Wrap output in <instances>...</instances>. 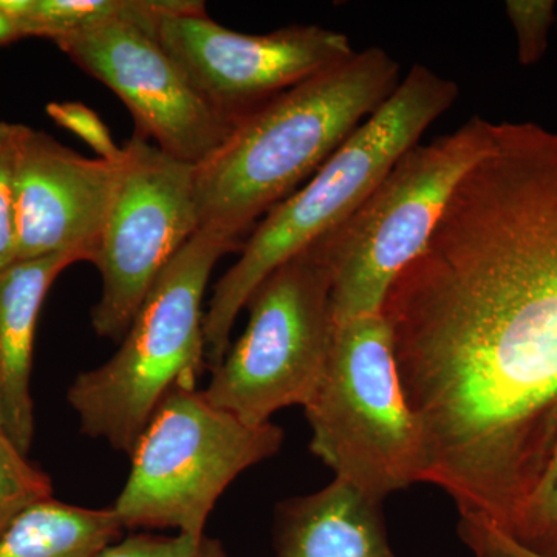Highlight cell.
Returning a JSON list of instances; mask_svg holds the SVG:
<instances>
[{
  "label": "cell",
  "mask_w": 557,
  "mask_h": 557,
  "mask_svg": "<svg viewBox=\"0 0 557 557\" xmlns=\"http://www.w3.org/2000/svg\"><path fill=\"white\" fill-rule=\"evenodd\" d=\"M381 314L426 483L511 534L557 435V131L494 123Z\"/></svg>",
  "instance_id": "6da1fadb"
},
{
  "label": "cell",
  "mask_w": 557,
  "mask_h": 557,
  "mask_svg": "<svg viewBox=\"0 0 557 557\" xmlns=\"http://www.w3.org/2000/svg\"><path fill=\"white\" fill-rule=\"evenodd\" d=\"M398 84V62L369 47L249 113L196 166L200 228L242 242L260 215L321 170Z\"/></svg>",
  "instance_id": "7a4b0ae2"
},
{
  "label": "cell",
  "mask_w": 557,
  "mask_h": 557,
  "mask_svg": "<svg viewBox=\"0 0 557 557\" xmlns=\"http://www.w3.org/2000/svg\"><path fill=\"white\" fill-rule=\"evenodd\" d=\"M458 98V86L413 65L388 100L295 194L271 209L244 242L239 259L215 284L205 313L208 369L226 357L231 332L263 278L357 211L399 157Z\"/></svg>",
  "instance_id": "3957f363"
},
{
  "label": "cell",
  "mask_w": 557,
  "mask_h": 557,
  "mask_svg": "<svg viewBox=\"0 0 557 557\" xmlns=\"http://www.w3.org/2000/svg\"><path fill=\"white\" fill-rule=\"evenodd\" d=\"M242 248V242L200 228L180 249L153 282L115 355L70 384L69 405L83 434L131 457L164 398L177 387H197L208 368L209 277L223 256Z\"/></svg>",
  "instance_id": "277c9868"
},
{
  "label": "cell",
  "mask_w": 557,
  "mask_h": 557,
  "mask_svg": "<svg viewBox=\"0 0 557 557\" xmlns=\"http://www.w3.org/2000/svg\"><path fill=\"white\" fill-rule=\"evenodd\" d=\"M324 375L307 403L310 449L372 500L426 482L423 426L403 388L383 314L335 324Z\"/></svg>",
  "instance_id": "5b68a950"
},
{
  "label": "cell",
  "mask_w": 557,
  "mask_h": 557,
  "mask_svg": "<svg viewBox=\"0 0 557 557\" xmlns=\"http://www.w3.org/2000/svg\"><path fill=\"white\" fill-rule=\"evenodd\" d=\"M494 123L480 116L417 143L322 247L332 274L335 324L375 317L392 285L426 248L446 205L467 172L490 149Z\"/></svg>",
  "instance_id": "8992f818"
},
{
  "label": "cell",
  "mask_w": 557,
  "mask_h": 557,
  "mask_svg": "<svg viewBox=\"0 0 557 557\" xmlns=\"http://www.w3.org/2000/svg\"><path fill=\"white\" fill-rule=\"evenodd\" d=\"M284 440V429L271 421L245 423L203 391L177 387L139 437L129 478L110 508L124 531L200 536L226 487L276 456Z\"/></svg>",
  "instance_id": "52a82bcc"
},
{
  "label": "cell",
  "mask_w": 557,
  "mask_h": 557,
  "mask_svg": "<svg viewBox=\"0 0 557 557\" xmlns=\"http://www.w3.org/2000/svg\"><path fill=\"white\" fill-rule=\"evenodd\" d=\"M247 309V329L211 370L203 394L212 405L258 426L270 423L277 410L306 408L324 375L336 325L322 242L263 278Z\"/></svg>",
  "instance_id": "ba28073f"
},
{
  "label": "cell",
  "mask_w": 557,
  "mask_h": 557,
  "mask_svg": "<svg viewBox=\"0 0 557 557\" xmlns=\"http://www.w3.org/2000/svg\"><path fill=\"white\" fill-rule=\"evenodd\" d=\"M199 230L196 166L135 132L94 263L102 281L91 310L98 336L121 343L153 282Z\"/></svg>",
  "instance_id": "9c48e42d"
},
{
  "label": "cell",
  "mask_w": 557,
  "mask_h": 557,
  "mask_svg": "<svg viewBox=\"0 0 557 557\" xmlns=\"http://www.w3.org/2000/svg\"><path fill=\"white\" fill-rule=\"evenodd\" d=\"M157 38L205 100L234 123L355 53L344 33L318 25L265 35L230 30L197 0H177L160 17Z\"/></svg>",
  "instance_id": "30bf717a"
},
{
  "label": "cell",
  "mask_w": 557,
  "mask_h": 557,
  "mask_svg": "<svg viewBox=\"0 0 557 557\" xmlns=\"http://www.w3.org/2000/svg\"><path fill=\"white\" fill-rule=\"evenodd\" d=\"M54 44L124 102L137 134L174 159L199 166L236 127L161 46L157 27L110 22Z\"/></svg>",
  "instance_id": "8fae6325"
},
{
  "label": "cell",
  "mask_w": 557,
  "mask_h": 557,
  "mask_svg": "<svg viewBox=\"0 0 557 557\" xmlns=\"http://www.w3.org/2000/svg\"><path fill=\"white\" fill-rule=\"evenodd\" d=\"M120 163L89 159L25 127L16 170V260L76 252L95 263Z\"/></svg>",
  "instance_id": "7c38bea8"
},
{
  "label": "cell",
  "mask_w": 557,
  "mask_h": 557,
  "mask_svg": "<svg viewBox=\"0 0 557 557\" xmlns=\"http://www.w3.org/2000/svg\"><path fill=\"white\" fill-rule=\"evenodd\" d=\"M78 262L76 252H58L0 270V428L25 456L35 438L30 384L40 309L62 271Z\"/></svg>",
  "instance_id": "4fadbf2b"
},
{
  "label": "cell",
  "mask_w": 557,
  "mask_h": 557,
  "mask_svg": "<svg viewBox=\"0 0 557 557\" xmlns=\"http://www.w3.org/2000/svg\"><path fill=\"white\" fill-rule=\"evenodd\" d=\"M273 545L276 557H398L383 504L336 478L317 493L277 505Z\"/></svg>",
  "instance_id": "5bb4252c"
},
{
  "label": "cell",
  "mask_w": 557,
  "mask_h": 557,
  "mask_svg": "<svg viewBox=\"0 0 557 557\" xmlns=\"http://www.w3.org/2000/svg\"><path fill=\"white\" fill-rule=\"evenodd\" d=\"M112 508L40 502L22 512L0 536V557H98L121 539Z\"/></svg>",
  "instance_id": "9a60e30c"
},
{
  "label": "cell",
  "mask_w": 557,
  "mask_h": 557,
  "mask_svg": "<svg viewBox=\"0 0 557 557\" xmlns=\"http://www.w3.org/2000/svg\"><path fill=\"white\" fill-rule=\"evenodd\" d=\"M177 0H0V11L16 22L25 38L57 42L65 36L129 21L157 27Z\"/></svg>",
  "instance_id": "2e32d148"
},
{
  "label": "cell",
  "mask_w": 557,
  "mask_h": 557,
  "mask_svg": "<svg viewBox=\"0 0 557 557\" xmlns=\"http://www.w3.org/2000/svg\"><path fill=\"white\" fill-rule=\"evenodd\" d=\"M53 498L50 475L33 465L0 429V536L22 512Z\"/></svg>",
  "instance_id": "e0dca14e"
},
{
  "label": "cell",
  "mask_w": 557,
  "mask_h": 557,
  "mask_svg": "<svg viewBox=\"0 0 557 557\" xmlns=\"http://www.w3.org/2000/svg\"><path fill=\"white\" fill-rule=\"evenodd\" d=\"M508 536L537 555L557 557V435L544 472Z\"/></svg>",
  "instance_id": "ac0fdd59"
},
{
  "label": "cell",
  "mask_w": 557,
  "mask_h": 557,
  "mask_svg": "<svg viewBox=\"0 0 557 557\" xmlns=\"http://www.w3.org/2000/svg\"><path fill=\"white\" fill-rule=\"evenodd\" d=\"M98 557H228L219 539L177 533L174 536L137 531L102 549Z\"/></svg>",
  "instance_id": "d6986e66"
},
{
  "label": "cell",
  "mask_w": 557,
  "mask_h": 557,
  "mask_svg": "<svg viewBox=\"0 0 557 557\" xmlns=\"http://www.w3.org/2000/svg\"><path fill=\"white\" fill-rule=\"evenodd\" d=\"M24 124L0 121V270L16 262V170Z\"/></svg>",
  "instance_id": "ffe728a7"
},
{
  "label": "cell",
  "mask_w": 557,
  "mask_h": 557,
  "mask_svg": "<svg viewBox=\"0 0 557 557\" xmlns=\"http://www.w3.org/2000/svg\"><path fill=\"white\" fill-rule=\"evenodd\" d=\"M505 11L518 39V58L522 65H533L544 58L548 36L556 24L553 0H508Z\"/></svg>",
  "instance_id": "44dd1931"
},
{
  "label": "cell",
  "mask_w": 557,
  "mask_h": 557,
  "mask_svg": "<svg viewBox=\"0 0 557 557\" xmlns=\"http://www.w3.org/2000/svg\"><path fill=\"white\" fill-rule=\"evenodd\" d=\"M46 112L58 126L64 127L87 143L98 159L110 163L123 160L124 146L116 145L109 127L89 106L78 101L49 102Z\"/></svg>",
  "instance_id": "7402d4cb"
},
{
  "label": "cell",
  "mask_w": 557,
  "mask_h": 557,
  "mask_svg": "<svg viewBox=\"0 0 557 557\" xmlns=\"http://www.w3.org/2000/svg\"><path fill=\"white\" fill-rule=\"evenodd\" d=\"M458 536L471 552L472 549H483V552L497 557H545L522 547L515 539L502 533L497 528L474 522V520L460 519Z\"/></svg>",
  "instance_id": "603a6c76"
},
{
  "label": "cell",
  "mask_w": 557,
  "mask_h": 557,
  "mask_svg": "<svg viewBox=\"0 0 557 557\" xmlns=\"http://www.w3.org/2000/svg\"><path fill=\"white\" fill-rule=\"evenodd\" d=\"M20 39H24V36H22L16 22L10 20L5 13L0 11V47L9 46V44L16 42Z\"/></svg>",
  "instance_id": "cb8c5ba5"
},
{
  "label": "cell",
  "mask_w": 557,
  "mask_h": 557,
  "mask_svg": "<svg viewBox=\"0 0 557 557\" xmlns=\"http://www.w3.org/2000/svg\"><path fill=\"white\" fill-rule=\"evenodd\" d=\"M472 555H474V557H497L491 555V553L483 552V549H472Z\"/></svg>",
  "instance_id": "d4e9b609"
},
{
  "label": "cell",
  "mask_w": 557,
  "mask_h": 557,
  "mask_svg": "<svg viewBox=\"0 0 557 557\" xmlns=\"http://www.w3.org/2000/svg\"><path fill=\"white\" fill-rule=\"evenodd\" d=\"M556 25H557V20H556Z\"/></svg>",
  "instance_id": "484cf974"
},
{
  "label": "cell",
  "mask_w": 557,
  "mask_h": 557,
  "mask_svg": "<svg viewBox=\"0 0 557 557\" xmlns=\"http://www.w3.org/2000/svg\"><path fill=\"white\" fill-rule=\"evenodd\" d=\"M0 429H2V428H0Z\"/></svg>",
  "instance_id": "4316f807"
}]
</instances>
